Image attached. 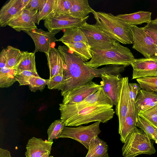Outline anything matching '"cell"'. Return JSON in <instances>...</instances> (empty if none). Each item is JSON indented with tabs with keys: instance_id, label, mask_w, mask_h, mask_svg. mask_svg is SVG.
Instances as JSON below:
<instances>
[{
	"instance_id": "cell-1",
	"label": "cell",
	"mask_w": 157,
	"mask_h": 157,
	"mask_svg": "<svg viewBox=\"0 0 157 157\" xmlns=\"http://www.w3.org/2000/svg\"><path fill=\"white\" fill-rule=\"evenodd\" d=\"M58 49L63 56L65 64L61 91L62 96L68 90L84 85L95 77L100 78L102 74H120L126 67L122 65H110L101 68H93L86 65L66 46L59 45Z\"/></svg>"
},
{
	"instance_id": "cell-2",
	"label": "cell",
	"mask_w": 157,
	"mask_h": 157,
	"mask_svg": "<svg viewBox=\"0 0 157 157\" xmlns=\"http://www.w3.org/2000/svg\"><path fill=\"white\" fill-rule=\"evenodd\" d=\"M92 58L84 62L87 66L94 68L105 65H131L135 59L130 50L120 43L116 42L113 47L107 49L90 48Z\"/></svg>"
},
{
	"instance_id": "cell-3",
	"label": "cell",
	"mask_w": 157,
	"mask_h": 157,
	"mask_svg": "<svg viewBox=\"0 0 157 157\" xmlns=\"http://www.w3.org/2000/svg\"><path fill=\"white\" fill-rule=\"evenodd\" d=\"M92 13L96 21L95 25L110 37L123 44L133 43L131 29L135 25L128 24L111 13L97 12Z\"/></svg>"
},
{
	"instance_id": "cell-4",
	"label": "cell",
	"mask_w": 157,
	"mask_h": 157,
	"mask_svg": "<svg viewBox=\"0 0 157 157\" xmlns=\"http://www.w3.org/2000/svg\"><path fill=\"white\" fill-rule=\"evenodd\" d=\"M113 107L103 105L90 106L75 112L60 111V119L65 126H77L93 122L106 123L113 118Z\"/></svg>"
},
{
	"instance_id": "cell-5",
	"label": "cell",
	"mask_w": 157,
	"mask_h": 157,
	"mask_svg": "<svg viewBox=\"0 0 157 157\" xmlns=\"http://www.w3.org/2000/svg\"><path fill=\"white\" fill-rule=\"evenodd\" d=\"M146 134L137 127L128 135L122 148L124 157H135L140 155L154 154L156 150Z\"/></svg>"
},
{
	"instance_id": "cell-6",
	"label": "cell",
	"mask_w": 157,
	"mask_h": 157,
	"mask_svg": "<svg viewBox=\"0 0 157 157\" xmlns=\"http://www.w3.org/2000/svg\"><path fill=\"white\" fill-rule=\"evenodd\" d=\"M101 122L98 121L86 126L79 125L77 127L65 126L59 138H70L76 140L83 145L87 149L91 140L98 136L101 132Z\"/></svg>"
},
{
	"instance_id": "cell-7",
	"label": "cell",
	"mask_w": 157,
	"mask_h": 157,
	"mask_svg": "<svg viewBox=\"0 0 157 157\" xmlns=\"http://www.w3.org/2000/svg\"><path fill=\"white\" fill-rule=\"evenodd\" d=\"M80 27L91 48H109L113 47L116 42L95 24H90L86 22Z\"/></svg>"
},
{
	"instance_id": "cell-8",
	"label": "cell",
	"mask_w": 157,
	"mask_h": 157,
	"mask_svg": "<svg viewBox=\"0 0 157 157\" xmlns=\"http://www.w3.org/2000/svg\"><path fill=\"white\" fill-rule=\"evenodd\" d=\"M102 86V85H101ZM103 105L113 107V103L105 92L102 86L96 92L92 94L82 101L73 104H59L60 111L75 112L90 106Z\"/></svg>"
},
{
	"instance_id": "cell-9",
	"label": "cell",
	"mask_w": 157,
	"mask_h": 157,
	"mask_svg": "<svg viewBox=\"0 0 157 157\" xmlns=\"http://www.w3.org/2000/svg\"><path fill=\"white\" fill-rule=\"evenodd\" d=\"M133 36L132 48L145 58L157 56V47L150 36L143 29L135 26L131 29Z\"/></svg>"
},
{
	"instance_id": "cell-10",
	"label": "cell",
	"mask_w": 157,
	"mask_h": 157,
	"mask_svg": "<svg viewBox=\"0 0 157 157\" xmlns=\"http://www.w3.org/2000/svg\"><path fill=\"white\" fill-rule=\"evenodd\" d=\"M89 16L78 19L68 14H61L45 19L44 25L48 31H60L63 29L80 27L86 22Z\"/></svg>"
},
{
	"instance_id": "cell-11",
	"label": "cell",
	"mask_w": 157,
	"mask_h": 157,
	"mask_svg": "<svg viewBox=\"0 0 157 157\" xmlns=\"http://www.w3.org/2000/svg\"><path fill=\"white\" fill-rule=\"evenodd\" d=\"M32 38L34 43L35 49L33 53L40 52L45 53L48 52L52 44L57 41L55 35L60 31H46L37 28L31 30L24 31Z\"/></svg>"
},
{
	"instance_id": "cell-12",
	"label": "cell",
	"mask_w": 157,
	"mask_h": 157,
	"mask_svg": "<svg viewBox=\"0 0 157 157\" xmlns=\"http://www.w3.org/2000/svg\"><path fill=\"white\" fill-rule=\"evenodd\" d=\"M131 65L133 68L132 79L157 77V56L135 59Z\"/></svg>"
},
{
	"instance_id": "cell-13",
	"label": "cell",
	"mask_w": 157,
	"mask_h": 157,
	"mask_svg": "<svg viewBox=\"0 0 157 157\" xmlns=\"http://www.w3.org/2000/svg\"><path fill=\"white\" fill-rule=\"evenodd\" d=\"M101 86V85L91 81L69 90L63 95L62 103L68 105L80 102L98 91Z\"/></svg>"
},
{
	"instance_id": "cell-14",
	"label": "cell",
	"mask_w": 157,
	"mask_h": 157,
	"mask_svg": "<svg viewBox=\"0 0 157 157\" xmlns=\"http://www.w3.org/2000/svg\"><path fill=\"white\" fill-rule=\"evenodd\" d=\"M29 0H10L0 10V25L5 27L11 21L20 15L25 10Z\"/></svg>"
},
{
	"instance_id": "cell-15",
	"label": "cell",
	"mask_w": 157,
	"mask_h": 157,
	"mask_svg": "<svg viewBox=\"0 0 157 157\" xmlns=\"http://www.w3.org/2000/svg\"><path fill=\"white\" fill-rule=\"evenodd\" d=\"M128 84V77H122L117 105L116 107L115 111L118 118V130L121 128L128 112L129 103L131 100Z\"/></svg>"
},
{
	"instance_id": "cell-16",
	"label": "cell",
	"mask_w": 157,
	"mask_h": 157,
	"mask_svg": "<svg viewBox=\"0 0 157 157\" xmlns=\"http://www.w3.org/2000/svg\"><path fill=\"white\" fill-rule=\"evenodd\" d=\"M100 82L104 91L110 98L113 105L117 106L120 90L122 77L120 74L113 75L105 73L101 75Z\"/></svg>"
},
{
	"instance_id": "cell-17",
	"label": "cell",
	"mask_w": 157,
	"mask_h": 157,
	"mask_svg": "<svg viewBox=\"0 0 157 157\" xmlns=\"http://www.w3.org/2000/svg\"><path fill=\"white\" fill-rule=\"evenodd\" d=\"M38 10H30L25 9L19 16L10 21L8 24L17 32L29 31L37 28Z\"/></svg>"
},
{
	"instance_id": "cell-18",
	"label": "cell",
	"mask_w": 157,
	"mask_h": 157,
	"mask_svg": "<svg viewBox=\"0 0 157 157\" xmlns=\"http://www.w3.org/2000/svg\"><path fill=\"white\" fill-rule=\"evenodd\" d=\"M53 141L43 140L33 137L29 139L26 146V157H49Z\"/></svg>"
},
{
	"instance_id": "cell-19",
	"label": "cell",
	"mask_w": 157,
	"mask_h": 157,
	"mask_svg": "<svg viewBox=\"0 0 157 157\" xmlns=\"http://www.w3.org/2000/svg\"><path fill=\"white\" fill-rule=\"evenodd\" d=\"M45 54L50 71L49 78L57 75H63L65 64L63 56L58 49L52 47Z\"/></svg>"
},
{
	"instance_id": "cell-20",
	"label": "cell",
	"mask_w": 157,
	"mask_h": 157,
	"mask_svg": "<svg viewBox=\"0 0 157 157\" xmlns=\"http://www.w3.org/2000/svg\"><path fill=\"white\" fill-rule=\"evenodd\" d=\"M139 112L135 103L130 100L128 114L121 128L118 130L121 136L120 140L122 143H124L129 133L137 127V122Z\"/></svg>"
},
{
	"instance_id": "cell-21",
	"label": "cell",
	"mask_w": 157,
	"mask_h": 157,
	"mask_svg": "<svg viewBox=\"0 0 157 157\" xmlns=\"http://www.w3.org/2000/svg\"><path fill=\"white\" fill-rule=\"evenodd\" d=\"M157 103V92L141 89L137 96L135 105L139 112L150 108Z\"/></svg>"
},
{
	"instance_id": "cell-22",
	"label": "cell",
	"mask_w": 157,
	"mask_h": 157,
	"mask_svg": "<svg viewBox=\"0 0 157 157\" xmlns=\"http://www.w3.org/2000/svg\"><path fill=\"white\" fill-rule=\"evenodd\" d=\"M151 13L149 11H140L132 13L118 14L116 16L128 24L136 26L150 22L151 20Z\"/></svg>"
},
{
	"instance_id": "cell-23",
	"label": "cell",
	"mask_w": 157,
	"mask_h": 157,
	"mask_svg": "<svg viewBox=\"0 0 157 157\" xmlns=\"http://www.w3.org/2000/svg\"><path fill=\"white\" fill-rule=\"evenodd\" d=\"M69 50L84 62H87L92 58L91 47L87 42H78L63 43Z\"/></svg>"
},
{
	"instance_id": "cell-24",
	"label": "cell",
	"mask_w": 157,
	"mask_h": 157,
	"mask_svg": "<svg viewBox=\"0 0 157 157\" xmlns=\"http://www.w3.org/2000/svg\"><path fill=\"white\" fill-rule=\"evenodd\" d=\"M92 9L87 0H72L68 14L77 18L83 19L92 13Z\"/></svg>"
},
{
	"instance_id": "cell-25",
	"label": "cell",
	"mask_w": 157,
	"mask_h": 157,
	"mask_svg": "<svg viewBox=\"0 0 157 157\" xmlns=\"http://www.w3.org/2000/svg\"><path fill=\"white\" fill-rule=\"evenodd\" d=\"M88 150L86 157H109L108 145L98 136L91 140Z\"/></svg>"
},
{
	"instance_id": "cell-26",
	"label": "cell",
	"mask_w": 157,
	"mask_h": 157,
	"mask_svg": "<svg viewBox=\"0 0 157 157\" xmlns=\"http://www.w3.org/2000/svg\"><path fill=\"white\" fill-rule=\"evenodd\" d=\"M57 41L62 43L87 42V40L80 27L65 29L63 36Z\"/></svg>"
},
{
	"instance_id": "cell-27",
	"label": "cell",
	"mask_w": 157,
	"mask_h": 157,
	"mask_svg": "<svg viewBox=\"0 0 157 157\" xmlns=\"http://www.w3.org/2000/svg\"><path fill=\"white\" fill-rule=\"evenodd\" d=\"M19 71L17 68L5 67L0 68V87L7 88L17 81L16 77Z\"/></svg>"
},
{
	"instance_id": "cell-28",
	"label": "cell",
	"mask_w": 157,
	"mask_h": 157,
	"mask_svg": "<svg viewBox=\"0 0 157 157\" xmlns=\"http://www.w3.org/2000/svg\"><path fill=\"white\" fill-rule=\"evenodd\" d=\"M6 67L17 68L25 55V51L22 52L19 49L9 45L6 48Z\"/></svg>"
},
{
	"instance_id": "cell-29",
	"label": "cell",
	"mask_w": 157,
	"mask_h": 157,
	"mask_svg": "<svg viewBox=\"0 0 157 157\" xmlns=\"http://www.w3.org/2000/svg\"><path fill=\"white\" fill-rule=\"evenodd\" d=\"M58 0H46L42 10L37 14V25L41 20L55 16L58 9Z\"/></svg>"
},
{
	"instance_id": "cell-30",
	"label": "cell",
	"mask_w": 157,
	"mask_h": 157,
	"mask_svg": "<svg viewBox=\"0 0 157 157\" xmlns=\"http://www.w3.org/2000/svg\"><path fill=\"white\" fill-rule=\"evenodd\" d=\"M17 68L19 72L29 71L37 72L36 66L35 54L25 51V55Z\"/></svg>"
},
{
	"instance_id": "cell-31",
	"label": "cell",
	"mask_w": 157,
	"mask_h": 157,
	"mask_svg": "<svg viewBox=\"0 0 157 157\" xmlns=\"http://www.w3.org/2000/svg\"><path fill=\"white\" fill-rule=\"evenodd\" d=\"M137 127L142 129L149 138L153 140L157 143V129L149 124L145 120L138 116Z\"/></svg>"
},
{
	"instance_id": "cell-32",
	"label": "cell",
	"mask_w": 157,
	"mask_h": 157,
	"mask_svg": "<svg viewBox=\"0 0 157 157\" xmlns=\"http://www.w3.org/2000/svg\"><path fill=\"white\" fill-rule=\"evenodd\" d=\"M65 126L61 119L55 120L49 126L48 130V140L52 141L53 139L59 138L62 131Z\"/></svg>"
},
{
	"instance_id": "cell-33",
	"label": "cell",
	"mask_w": 157,
	"mask_h": 157,
	"mask_svg": "<svg viewBox=\"0 0 157 157\" xmlns=\"http://www.w3.org/2000/svg\"><path fill=\"white\" fill-rule=\"evenodd\" d=\"M138 115L157 129V103L150 108L140 111Z\"/></svg>"
},
{
	"instance_id": "cell-34",
	"label": "cell",
	"mask_w": 157,
	"mask_h": 157,
	"mask_svg": "<svg viewBox=\"0 0 157 157\" xmlns=\"http://www.w3.org/2000/svg\"><path fill=\"white\" fill-rule=\"evenodd\" d=\"M136 80L141 89L157 92V77L140 78Z\"/></svg>"
},
{
	"instance_id": "cell-35",
	"label": "cell",
	"mask_w": 157,
	"mask_h": 157,
	"mask_svg": "<svg viewBox=\"0 0 157 157\" xmlns=\"http://www.w3.org/2000/svg\"><path fill=\"white\" fill-rule=\"evenodd\" d=\"M49 79H45L40 76L32 77L29 81L28 86L30 90L35 92L37 90L42 91L47 85Z\"/></svg>"
},
{
	"instance_id": "cell-36",
	"label": "cell",
	"mask_w": 157,
	"mask_h": 157,
	"mask_svg": "<svg viewBox=\"0 0 157 157\" xmlns=\"http://www.w3.org/2000/svg\"><path fill=\"white\" fill-rule=\"evenodd\" d=\"M142 28L150 36L157 47V17Z\"/></svg>"
},
{
	"instance_id": "cell-37",
	"label": "cell",
	"mask_w": 157,
	"mask_h": 157,
	"mask_svg": "<svg viewBox=\"0 0 157 157\" xmlns=\"http://www.w3.org/2000/svg\"><path fill=\"white\" fill-rule=\"evenodd\" d=\"M40 76L37 72L29 71H23L19 72L17 74L16 79L20 86L28 85L30 78L33 76Z\"/></svg>"
},
{
	"instance_id": "cell-38",
	"label": "cell",
	"mask_w": 157,
	"mask_h": 157,
	"mask_svg": "<svg viewBox=\"0 0 157 157\" xmlns=\"http://www.w3.org/2000/svg\"><path fill=\"white\" fill-rule=\"evenodd\" d=\"M63 80V75H57L49 79L47 84L48 88L49 89H57L61 90Z\"/></svg>"
},
{
	"instance_id": "cell-39",
	"label": "cell",
	"mask_w": 157,
	"mask_h": 157,
	"mask_svg": "<svg viewBox=\"0 0 157 157\" xmlns=\"http://www.w3.org/2000/svg\"><path fill=\"white\" fill-rule=\"evenodd\" d=\"M72 5V0H58V9L55 15L68 14Z\"/></svg>"
},
{
	"instance_id": "cell-40",
	"label": "cell",
	"mask_w": 157,
	"mask_h": 157,
	"mask_svg": "<svg viewBox=\"0 0 157 157\" xmlns=\"http://www.w3.org/2000/svg\"><path fill=\"white\" fill-rule=\"evenodd\" d=\"M46 0H29L26 9L41 11L43 8Z\"/></svg>"
},
{
	"instance_id": "cell-41",
	"label": "cell",
	"mask_w": 157,
	"mask_h": 157,
	"mask_svg": "<svg viewBox=\"0 0 157 157\" xmlns=\"http://www.w3.org/2000/svg\"><path fill=\"white\" fill-rule=\"evenodd\" d=\"M128 86L131 100L135 103L137 96L141 88L139 84L136 83H129Z\"/></svg>"
},
{
	"instance_id": "cell-42",
	"label": "cell",
	"mask_w": 157,
	"mask_h": 157,
	"mask_svg": "<svg viewBox=\"0 0 157 157\" xmlns=\"http://www.w3.org/2000/svg\"><path fill=\"white\" fill-rule=\"evenodd\" d=\"M7 61L6 48H3L0 54V68L6 67Z\"/></svg>"
},
{
	"instance_id": "cell-43",
	"label": "cell",
	"mask_w": 157,
	"mask_h": 157,
	"mask_svg": "<svg viewBox=\"0 0 157 157\" xmlns=\"http://www.w3.org/2000/svg\"><path fill=\"white\" fill-rule=\"evenodd\" d=\"M0 157H12L10 152L8 150L0 148Z\"/></svg>"
},
{
	"instance_id": "cell-44",
	"label": "cell",
	"mask_w": 157,
	"mask_h": 157,
	"mask_svg": "<svg viewBox=\"0 0 157 157\" xmlns=\"http://www.w3.org/2000/svg\"><path fill=\"white\" fill-rule=\"evenodd\" d=\"M49 157H53V156L52 155L50 156Z\"/></svg>"
}]
</instances>
